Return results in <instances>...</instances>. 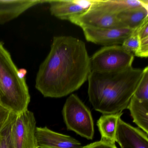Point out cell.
<instances>
[{"label":"cell","mask_w":148,"mask_h":148,"mask_svg":"<svg viewBox=\"0 0 148 148\" xmlns=\"http://www.w3.org/2000/svg\"><path fill=\"white\" fill-rule=\"evenodd\" d=\"M90 72L84 42L72 36H56L40 66L35 87L45 97H63L79 89Z\"/></svg>","instance_id":"cell-1"},{"label":"cell","mask_w":148,"mask_h":148,"mask_svg":"<svg viewBox=\"0 0 148 148\" xmlns=\"http://www.w3.org/2000/svg\"><path fill=\"white\" fill-rule=\"evenodd\" d=\"M143 73L132 67L119 71H91L88 77V94L94 110L103 114L122 112L127 109Z\"/></svg>","instance_id":"cell-2"},{"label":"cell","mask_w":148,"mask_h":148,"mask_svg":"<svg viewBox=\"0 0 148 148\" xmlns=\"http://www.w3.org/2000/svg\"><path fill=\"white\" fill-rule=\"evenodd\" d=\"M30 100L25 78L20 75L10 53L0 41V105L18 114L28 110Z\"/></svg>","instance_id":"cell-3"},{"label":"cell","mask_w":148,"mask_h":148,"mask_svg":"<svg viewBox=\"0 0 148 148\" xmlns=\"http://www.w3.org/2000/svg\"><path fill=\"white\" fill-rule=\"evenodd\" d=\"M66 128L88 140L93 138L94 122L90 109L77 95L67 98L62 110Z\"/></svg>","instance_id":"cell-4"},{"label":"cell","mask_w":148,"mask_h":148,"mask_svg":"<svg viewBox=\"0 0 148 148\" xmlns=\"http://www.w3.org/2000/svg\"><path fill=\"white\" fill-rule=\"evenodd\" d=\"M134 55L122 46L104 47L90 58L91 72H112L132 66Z\"/></svg>","instance_id":"cell-5"},{"label":"cell","mask_w":148,"mask_h":148,"mask_svg":"<svg viewBox=\"0 0 148 148\" xmlns=\"http://www.w3.org/2000/svg\"><path fill=\"white\" fill-rule=\"evenodd\" d=\"M69 21L82 29L124 28L117 14L111 11L102 0H92L91 5L85 12L71 18Z\"/></svg>","instance_id":"cell-6"},{"label":"cell","mask_w":148,"mask_h":148,"mask_svg":"<svg viewBox=\"0 0 148 148\" xmlns=\"http://www.w3.org/2000/svg\"><path fill=\"white\" fill-rule=\"evenodd\" d=\"M36 121L28 110L16 114L12 128L14 148H39L36 137Z\"/></svg>","instance_id":"cell-7"},{"label":"cell","mask_w":148,"mask_h":148,"mask_svg":"<svg viewBox=\"0 0 148 148\" xmlns=\"http://www.w3.org/2000/svg\"><path fill=\"white\" fill-rule=\"evenodd\" d=\"M87 41L96 45L109 46L122 45L135 30L125 28H82Z\"/></svg>","instance_id":"cell-8"},{"label":"cell","mask_w":148,"mask_h":148,"mask_svg":"<svg viewBox=\"0 0 148 148\" xmlns=\"http://www.w3.org/2000/svg\"><path fill=\"white\" fill-rule=\"evenodd\" d=\"M148 134L119 119L116 132V142L121 148H148Z\"/></svg>","instance_id":"cell-9"},{"label":"cell","mask_w":148,"mask_h":148,"mask_svg":"<svg viewBox=\"0 0 148 148\" xmlns=\"http://www.w3.org/2000/svg\"><path fill=\"white\" fill-rule=\"evenodd\" d=\"M39 148H83L78 140L71 136L55 132L44 127L36 128Z\"/></svg>","instance_id":"cell-10"},{"label":"cell","mask_w":148,"mask_h":148,"mask_svg":"<svg viewBox=\"0 0 148 148\" xmlns=\"http://www.w3.org/2000/svg\"><path fill=\"white\" fill-rule=\"evenodd\" d=\"M47 3L53 16L69 21L85 12L91 5L92 0H50Z\"/></svg>","instance_id":"cell-11"},{"label":"cell","mask_w":148,"mask_h":148,"mask_svg":"<svg viewBox=\"0 0 148 148\" xmlns=\"http://www.w3.org/2000/svg\"><path fill=\"white\" fill-rule=\"evenodd\" d=\"M47 2L40 0H0V25L8 23L28 9Z\"/></svg>","instance_id":"cell-12"},{"label":"cell","mask_w":148,"mask_h":148,"mask_svg":"<svg viewBox=\"0 0 148 148\" xmlns=\"http://www.w3.org/2000/svg\"><path fill=\"white\" fill-rule=\"evenodd\" d=\"M124 28L137 29L148 18V5H143L121 12L117 15Z\"/></svg>","instance_id":"cell-13"},{"label":"cell","mask_w":148,"mask_h":148,"mask_svg":"<svg viewBox=\"0 0 148 148\" xmlns=\"http://www.w3.org/2000/svg\"><path fill=\"white\" fill-rule=\"evenodd\" d=\"M123 112L103 114L97 122V125L101 135V140L115 144L116 132L119 119Z\"/></svg>","instance_id":"cell-14"},{"label":"cell","mask_w":148,"mask_h":148,"mask_svg":"<svg viewBox=\"0 0 148 148\" xmlns=\"http://www.w3.org/2000/svg\"><path fill=\"white\" fill-rule=\"evenodd\" d=\"M16 114L0 105V148H14L12 128Z\"/></svg>","instance_id":"cell-15"},{"label":"cell","mask_w":148,"mask_h":148,"mask_svg":"<svg viewBox=\"0 0 148 148\" xmlns=\"http://www.w3.org/2000/svg\"><path fill=\"white\" fill-rule=\"evenodd\" d=\"M127 109L130 110L133 123L148 134V102H142L132 96Z\"/></svg>","instance_id":"cell-16"},{"label":"cell","mask_w":148,"mask_h":148,"mask_svg":"<svg viewBox=\"0 0 148 148\" xmlns=\"http://www.w3.org/2000/svg\"><path fill=\"white\" fill-rule=\"evenodd\" d=\"M142 102H148V66L143 69V73L133 95Z\"/></svg>","instance_id":"cell-17"},{"label":"cell","mask_w":148,"mask_h":148,"mask_svg":"<svg viewBox=\"0 0 148 148\" xmlns=\"http://www.w3.org/2000/svg\"><path fill=\"white\" fill-rule=\"evenodd\" d=\"M140 44V39L138 34L137 29L126 38L122 44V46L126 51L132 54H135L138 49Z\"/></svg>","instance_id":"cell-18"},{"label":"cell","mask_w":148,"mask_h":148,"mask_svg":"<svg viewBox=\"0 0 148 148\" xmlns=\"http://www.w3.org/2000/svg\"><path fill=\"white\" fill-rule=\"evenodd\" d=\"M146 58L148 56V37L140 40L139 47L134 56Z\"/></svg>","instance_id":"cell-19"},{"label":"cell","mask_w":148,"mask_h":148,"mask_svg":"<svg viewBox=\"0 0 148 148\" xmlns=\"http://www.w3.org/2000/svg\"><path fill=\"white\" fill-rule=\"evenodd\" d=\"M83 148H118L115 144L107 143L100 140L91 143L86 146H83Z\"/></svg>","instance_id":"cell-20"},{"label":"cell","mask_w":148,"mask_h":148,"mask_svg":"<svg viewBox=\"0 0 148 148\" xmlns=\"http://www.w3.org/2000/svg\"><path fill=\"white\" fill-rule=\"evenodd\" d=\"M137 30L140 40L148 37V18L144 21Z\"/></svg>","instance_id":"cell-21"}]
</instances>
